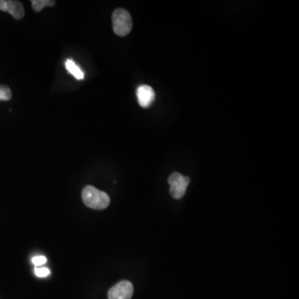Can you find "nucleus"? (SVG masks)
<instances>
[{"label":"nucleus","mask_w":299,"mask_h":299,"mask_svg":"<svg viewBox=\"0 0 299 299\" xmlns=\"http://www.w3.org/2000/svg\"><path fill=\"white\" fill-rule=\"evenodd\" d=\"M47 258L45 256H36L34 257L33 259H32V263L34 264L35 267H40V266L43 265V264H45L47 263Z\"/></svg>","instance_id":"obj_10"},{"label":"nucleus","mask_w":299,"mask_h":299,"mask_svg":"<svg viewBox=\"0 0 299 299\" xmlns=\"http://www.w3.org/2000/svg\"><path fill=\"white\" fill-rule=\"evenodd\" d=\"M113 31L120 37H125L132 30L130 13L124 9H117L113 14Z\"/></svg>","instance_id":"obj_2"},{"label":"nucleus","mask_w":299,"mask_h":299,"mask_svg":"<svg viewBox=\"0 0 299 299\" xmlns=\"http://www.w3.org/2000/svg\"><path fill=\"white\" fill-rule=\"evenodd\" d=\"M189 177L182 176L178 172H174L168 178V183L171 185L170 192L174 199L180 200L184 196L186 192L187 187L189 185Z\"/></svg>","instance_id":"obj_3"},{"label":"nucleus","mask_w":299,"mask_h":299,"mask_svg":"<svg viewBox=\"0 0 299 299\" xmlns=\"http://www.w3.org/2000/svg\"><path fill=\"white\" fill-rule=\"evenodd\" d=\"M34 274L39 278H45L50 275V270L47 268H38L34 269Z\"/></svg>","instance_id":"obj_11"},{"label":"nucleus","mask_w":299,"mask_h":299,"mask_svg":"<svg viewBox=\"0 0 299 299\" xmlns=\"http://www.w3.org/2000/svg\"><path fill=\"white\" fill-rule=\"evenodd\" d=\"M137 97L140 106L143 108H148L155 101V91L150 86H140L137 90Z\"/></svg>","instance_id":"obj_6"},{"label":"nucleus","mask_w":299,"mask_h":299,"mask_svg":"<svg viewBox=\"0 0 299 299\" xmlns=\"http://www.w3.org/2000/svg\"><path fill=\"white\" fill-rule=\"evenodd\" d=\"M66 68L70 74H72L75 78L77 80H83L84 79V73L81 71V68L72 61V59H67L65 63Z\"/></svg>","instance_id":"obj_7"},{"label":"nucleus","mask_w":299,"mask_h":299,"mask_svg":"<svg viewBox=\"0 0 299 299\" xmlns=\"http://www.w3.org/2000/svg\"><path fill=\"white\" fill-rule=\"evenodd\" d=\"M81 197L86 206L91 209L101 210L110 205V197L106 192H101L92 185L84 187L81 192Z\"/></svg>","instance_id":"obj_1"},{"label":"nucleus","mask_w":299,"mask_h":299,"mask_svg":"<svg viewBox=\"0 0 299 299\" xmlns=\"http://www.w3.org/2000/svg\"><path fill=\"white\" fill-rule=\"evenodd\" d=\"M32 6L34 11L39 13L45 7H53L56 1L53 0H32Z\"/></svg>","instance_id":"obj_8"},{"label":"nucleus","mask_w":299,"mask_h":299,"mask_svg":"<svg viewBox=\"0 0 299 299\" xmlns=\"http://www.w3.org/2000/svg\"><path fill=\"white\" fill-rule=\"evenodd\" d=\"M0 10L9 13L15 19H22L25 14L22 3L16 0H0Z\"/></svg>","instance_id":"obj_5"},{"label":"nucleus","mask_w":299,"mask_h":299,"mask_svg":"<svg viewBox=\"0 0 299 299\" xmlns=\"http://www.w3.org/2000/svg\"><path fill=\"white\" fill-rule=\"evenodd\" d=\"M134 292V287L130 281L124 280L113 286L108 292L109 299H130Z\"/></svg>","instance_id":"obj_4"},{"label":"nucleus","mask_w":299,"mask_h":299,"mask_svg":"<svg viewBox=\"0 0 299 299\" xmlns=\"http://www.w3.org/2000/svg\"><path fill=\"white\" fill-rule=\"evenodd\" d=\"M12 98V92L6 85H0V101H8Z\"/></svg>","instance_id":"obj_9"}]
</instances>
